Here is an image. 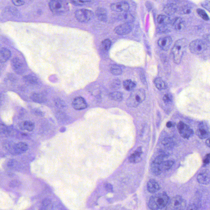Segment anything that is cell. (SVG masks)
I'll return each mask as SVG.
<instances>
[{
  "instance_id": "6da1fadb",
  "label": "cell",
  "mask_w": 210,
  "mask_h": 210,
  "mask_svg": "<svg viewBox=\"0 0 210 210\" xmlns=\"http://www.w3.org/2000/svg\"><path fill=\"white\" fill-rule=\"evenodd\" d=\"M188 45V41L186 38L177 40L172 49L174 61L176 64H179L182 61L183 54Z\"/></svg>"
},
{
  "instance_id": "7a4b0ae2",
  "label": "cell",
  "mask_w": 210,
  "mask_h": 210,
  "mask_svg": "<svg viewBox=\"0 0 210 210\" xmlns=\"http://www.w3.org/2000/svg\"><path fill=\"white\" fill-rule=\"evenodd\" d=\"M166 194L160 193L153 195L149 199L148 206L151 209L158 210L166 207L169 201Z\"/></svg>"
},
{
  "instance_id": "3957f363",
  "label": "cell",
  "mask_w": 210,
  "mask_h": 210,
  "mask_svg": "<svg viewBox=\"0 0 210 210\" xmlns=\"http://www.w3.org/2000/svg\"><path fill=\"white\" fill-rule=\"evenodd\" d=\"M146 98V92L143 89H138L133 91L126 101L128 107L135 108L144 101Z\"/></svg>"
},
{
  "instance_id": "277c9868",
  "label": "cell",
  "mask_w": 210,
  "mask_h": 210,
  "mask_svg": "<svg viewBox=\"0 0 210 210\" xmlns=\"http://www.w3.org/2000/svg\"><path fill=\"white\" fill-rule=\"evenodd\" d=\"M49 6L52 12L57 15L66 13L70 8L68 0H50Z\"/></svg>"
},
{
  "instance_id": "5b68a950",
  "label": "cell",
  "mask_w": 210,
  "mask_h": 210,
  "mask_svg": "<svg viewBox=\"0 0 210 210\" xmlns=\"http://www.w3.org/2000/svg\"><path fill=\"white\" fill-rule=\"evenodd\" d=\"M189 50L192 54L199 55L203 53L207 49V45L203 40L197 39L191 41L189 45Z\"/></svg>"
},
{
  "instance_id": "8992f818",
  "label": "cell",
  "mask_w": 210,
  "mask_h": 210,
  "mask_svg": "<svg viewBox=\"0 0 210 210\" xmlns=\"http://www.w3.org/2000/svg\"><path fill=\"white\" fill-rule=\"evenodd\" d=\"M75 17L79 22L87 23L92 19L94 17V13L90 10L81 9L75 12Z\"/></svg>"
},
{
  "instance_id": "52a82bcc",
  "label": "cell",
  "mask_w": 210,
  "mask_h": 210,
  "mask_svg": "<svg viewBox=\"0 0 210 210\" xmlns=\"http://www.w3.org/2000/svg\"><path fill=\"white\" fill-rule=\"evenodd\" d=\"M186 206V202L181 196H176L169 201L167 205L166 209H183Z\"/></svg>"
},
{
  "instance_id": "ba28073f",
  "label": "cell",
  "mask_w": 210,
  "mask_h": 210,
  "mask_svg": "<svg viewBox=\"0 0 210 210\" xmlns=\"http://www.w3.org/2000/svg\"><path fill=\"white\" fill-rule=\"evenodd\" d=\"M180 134L184 138H189L193 134V131L188 125L182 122H180L177 125Z\"/></svg>"
},
{
  "instance_id": "9c48e42d",
  "label": "cell",
  "mask_w": 210,
  "mask_h": 210,
  "mask_svg": "<svg viewBox=\"0 0 210 210\" xmlns=\"http://www.w3.org/2000/svg\"><path fill=\"white\" fill-rule=\"evenodd\" d=\"M131 24L124 23L119 25L115 28L114 31L117 34L120 36L127 35L130 33L133 29L132 25Z\"/></svg>"
},
{
  "instance_id": "30bf717a",
  "label": "cell",
  "mask_w": 210,
  "mask_h": 210,
  "mask_svg": "<svg viewBox=\"0 0 210 210\" xmlns=\"http://www.w3.org/2000/svg\"><path fill=\"white\" fill-rule=\"evenodd\" d=\"M196 133L199 138L204 139L208 138L210 135V130L207 124L201 123L199 125Z\"/></svg>"
},
{
  "instance_id": "8fae6325",
  "label": "cell",
  "mask_w": 210,
  "mask_h": 210,
  "mask_svg": "<svg viewBox=\"0 0 210 210\" xmlns=\"http://www.w3.org/2000/svg\"><path fill=\"white\" fill-rule=\"evenodd\" d=\"M11 65L14 71L18 74H21L24 71V66L23 62L18 57L14 58L11 60Z\"/></svg>"
},
{
  "instance_id": "7c38bea8",
  "label": "cell",
  "mask_w": 210,
  "mask_h": 210,
  "mask_svg": "<svg viewBox=\"0 0 210 210\" xmlns=\"http://www.w3.org/2000/svg\"><path fill=\"white\" fill-rule=\"evenodd\" d=\"M73 107L76 110H81L87 108V103L84 98L78 96L75 98L72 103Z\"/></svg>"
},
{
  "instance_id": "4fadbf2b",
  "label": "cell",
  "mask_w": 210,
  "mask_h": 210,
  "mask_svg": "<svg viewBox=\"0 0 210 210\" xmlns=\"http://www.w3.org/2000/svg\"><path fill=\"white\" fill-rule=\"evenodd\" d=\"M110 9L115 12H126L129 10V6L127 2H119L111 4L110 6Z\"/></svg>"
},
{
  "instance_id": "5bb4252c",
  "label": "cell",
  "mask_w": 210,
  "mask_h": 210,
  "mask_svg": "<svg viewBox=\"0 0 210 210\" xmlns=\"http://www.w3.org/2000/svg\"><path fill=\"white\" fill-rule=\"evenodd\" d=\"M172 42V37L170 36H167L160 38L158 40V44L162 49L167 51L169 49Z\"/></svg>"
},
{
  "instance_id": "9a60e30c",
  "label": "cell",
  "mask_w": 210,
  "mask_h": 210,
  "mask_svg": "<svg viewBox=\"0 0 210 210\" xmlns=\"http://www.w3.org/2000/svg\"><path fill=\"white\" fill-rule=\"evenodd\" d=\"M197 180L201 184H209L210 183V172L207 169L202 171L197 176Z\"/></svg>"
},
{
  "instance_id": "2e32d148",
  "label": "cell",
  "mask_w": 210,
  "mask_h": 210,
  "mask_svg": "<svg viewBox=\"0 0 210 210\" xmlns=\"http://www.w3.org/2000/svg\"><path fill=\"white\" fill-rule=\"evenodd\" d=\"M143 153L142 147H139L136 150L133 154L130 156L129 161L131 163H139L141 161L142 155Z\"/></svg>"
},
{
  "instance_id": "e0dca14e",
  "label": "cell",
  "mask_w": 210,
  "mask_h": 210,
  "mask_svg": "<svg viewBox=\"0 0 210 210\" xmlns=\"http://www.w3.org/2000/svg\"><path fill=\"white\" fill-rule=\"evenodd\" d=\"M173 26L176 31H182L185 29L186 24L183 19L181 17H177L174 21Z\"/></svg>"
},
{
  "instance_id": "ac0fdd59",
  "label": "cell",
  "mask_w": 210,
  "mask_h": 210,
  "mask_svg": "<svg viewBox=\"0 0 210 210\" xmlns=\"http://www.w3.org/2000/svg\"><path fill=\"white\" fill-rule=\"evenodd\" d=\"M28 148V145L26 143L20 142L15 144L13 147V150L16 154H19L26 152Z\"/></svg>"
},
{
  "instance_id": "d6986e66",
  "label": "cell",
  "mask_w": 210,
  "mask_h": 210,
  "mask_svg": "<svg viewBox=\"0 0 210 210\" xmlns=\"http://www.w3.org/2000/svg\"><path fill=\"white\" fill-rule=\"evenodd\" d=\"M147 189L149 192L155 193L160 189V186L158 182L154 179H151L147 184Z\"/></svg>"
},
{
  "instance_id": "ffe728a7",
  "label": "cell",
  "mask_w": 210,
  "mask_h": 210,
  "mask_svg": "<svg viewBox=\"0 0 210 210\" xmlns=\"http://www.w3.org/2000/svg\"><path fill=\"white\" fill-rule=\"evenodd\" d=\"M11 56V51L6 48H2L0 52V61L1 63L7 62Z\"/></svg>"
},
{
  "instance_id": "44dd1931",
  "label": "cell",
  "mask_w": 210,
  "mask_h": 210,
  "mask_svg": "<svg viewBox=\"0 0 210 210\" xmlns=\"http://www.w3.org/2000/svg\"><path fill=\"white\" fill-rule=\"evenodd\" d=\"M177 11V6L174 3H168L165 6L163 11L167 15H172L176 13Z\"/></svg>"
},
{
  "instance_id": "7402d4cb",
  "label": "cell",
  "mask_w": 210,
  "mask_h": 210,
  "mask_svg": "<svg viewBox=\"0 0 210 210\" xmlns=\"http://www.w3.org/2000/svg\"><path fill=\"white\" fill-rule=\"evenodd\" d=\"M119 18L120 20L127 23H132L135 20L134 16L127 12H123L119 16Z\"/></svg>"
},
{
  "instance_id": "603a6c76",
  "label": "cell",
  "mask_w": 210,
  "mask_h": 210,
  "mask_svg": "<svg viewBox=\"0 0 210 210\" xmlns=\"http://www.w3.org/2000/svg\"><path fill=\"white\" fill-rule=\"evenodd\" d=\"M153 83L156 88L160 90H165L168 88L166 83L161 78H156L154 79Z\"/></svg>"
},
{
  "instance_id": "cb8c5ba5",
  "label": "cell",
  "mask_w": 210,
  "mask_h": 210,
  "mask_svg": "<svg viewBox=\"0 0 210 210\" xmlns=\"http://www.w3.org/2000/svg\"><path fill=\"white\" fill-rule=\"evenodd\" d=\"M96 15L98 19L102 21H105L107 19V14L106 10L104 8H99L96 11Z\"/></svg>"
},
{
  "instance_id": "d4e9b609",
  "label": "cell",
  "mask_w": 210,
  "mask_h": 210,
  "mask_svg": "<svg viewBox=\"0 0 210 210\" xmlns=\"http://www.w3.org/2000/svg\"><path fill=\"white\" fill-rule=\"evenodd\" d=\"M174 163V162L173 161L168 160L165 161H164L161 164L158 165V168L160 172H162L163 171L168 170L170 169L173 165Z\"/></svg>"
},
{
  "instance_id": "484cf974",
  "label": "cell",
  "mask_w": 210,
  "mask_h": 210,
  "mask_svg": "<svg viewBox=\"0 0 210 210\" xmlns=\"http://www.w3.org/2000/svg\"><path fill=\"white\" fill-rule=\"evenodd\" d=\"M31 99L36 103H43L46 101V99L44 95L40 93L32 94L31 96Z\"/></svg>"
},
{
  "instance_id": "4316f807",
  "label": "cell",
  "mask_w": 210,
  "mask_h": 210,
  "mask_svg": "<svg viewBox=\"0 0 210 210\" xmlns=\"http://www.w3.org/2000/svg\"><path fill=\"white\" fill-rule=\"evenodd\" d=\"M123 86L126 91H133L135 88L136 85L134 82L131 80H126L123 82Z\"/></svg>"
},
{
  "instance_id": "83f0119b",
  "label": "cell",
  "mask_w": 210,
  "mask_h": 210,
  "mask_svg": "<svg viewBox=\"0 0 210 210\" xmlns=\"http://www.w3.org/2000/svg\"><path fill=\"white\" fill-rule=\"evenodd\" d=\"M157 21L158 24L163 26H166L171 23V20L169 17L162 15L158 16Z\"/></svg>"
},
{
  "instance_id": "f1b7e54d",
  "label": "cell",
  "mask_w": 210,
  "mask_h": 210,
  "mask_svg": "<svg viewBox=\"0 0 210 210\" xmlns=\"http://www.w3.org/2000/svg\"><path fill=\"white\" fill-rule=\"evenodd\" d=\"M20 126L24 130H27L28 131H31L34 129L35 124L30 121H25L21 123Z\"/></svg>"
},
{
  "instance_id": "f546056e",
  "label": "cell",
  "mask_w": 210,
  "mask_h": 210,
  "mask_svg": "<svg viewBox=\"0 0 210 210\" xmlns=\"http://www.w3.org/2000/svg\"><path fill=\"white\" fill-rule=\"evenodd\" d=\"M109 96L112 100L118 102L121 101L123 99L122 93L120 92L115 91L110 93L109 94Z\"/></svg>"
},
{
  "instance_id": "4dcf8cb0",
  "label": "cell",
  "mask_w": 210,
  "mask_h": 210,
  "mask_svg": "<svg viewBox=\"0 0 210 210\" xmlns=\"http://www.w3.org/2000/svg\"><path fill=\"white\" fill-rule=\"evenodd\" d=\"M24 79L26 83L31 85H36L38 83V79L37 78L32 75L25 76L24 77Z\"/></svg>"
},
{
  "instance_id": "1f68e13d",
  "label": "cell",
  "mask_w": 210,
  "mask_h": 210,
  "mask_svg": "<svg viewBox=\"0 0 210 210\" xmlns=\"http://www.w3.org/2000/svg\"><path fill=\"white\" fill-rule=\"evenodd\" d=\"M110 71L112 75L114 76H119L122 75V71L121 68L118 65H112L110 68Z\"/></svg>"
},
{
  "instance_id": "d6a6232c",
  "label": "cell",
  "mask_w": 210,
  "mask_h": 210,
  "mask_svg": "<svg viewBox=\"0 0 210 210\" xmlns=\"http://www.w3.org/2000/svg\"><path fill=\"white\" fill-rule=\"evenodd\" d=\"M197 12L199 15L205 21H208L210 20L209 17L204 10H202V9H197Z\"/></svg>"
},
{
  "instance_id": "836d02e7",
  "label": "cell",
  "mask_w": 210,
  "mask_h": 210,
  "mask_svg": "<svg viewBox=\"0 0 210 210\" xmlns=\"http://www.w3.org/2000/svg\"><path fill=\"white\" fill-rule=\"evenodd\" d=\"M70 1L74 6H84L86 4L90 2L91 0H70Z\"/></svg>"
},
{
  "instance_id": "e575fe53",
  "label": "cell",
  "mask_w": 210,
  "mask_h": 210,
  "mask_svg": "<svg viewBox=\"0 0 210 210\" xmlns=\"http://www.w3.org/2000/svg\"><path fill=\"white\" fill-rule=\"evenodd\" d=\"M111 41L109 39H105L101 43V46L105 51H109L111 47Z\"/></svg>"
},
{
  "instance_id": "d590c367",
  "label": "cell",
  "mask_w": 210,
  "mask_h": 210,
  "mask_svg": "<svg viewBox=\"0 0 210 210\" xmlns=\"http://www.w3.org/2000/svg\"><path fill=\"white\" fill-rule=\"evenodd\" d=\"M163 101L165 104L166 105H169L172 104L173 101V97L170 94H166L163 97Z\"/></svg>"
},
{
  "instance_id": "8d00e7d4",
  "label": "cell",
  "mask_w": 210,
  "mask_h": 210,
  "mask_svg": "<svg viewBox=\"0 0 210 210\" xmlns=\"http://www.w3.org/2000/svg\"><path fill=\"white\" fill-rule=\"evenodd\" d=\"M179 12L182 15L189 14L191 12V7L188 6H185L180 9Z\"/></svg>"
},
{
  "instance_id": "74e56055",
  "label": "cell",
  "mask_w": 210,
  "mask_h": 210,
  "mask_svg": "<svg viewBox=\"0 0 210 210\" xmlns=\"http://www.w3.org/2000/svg\"><path fill=\"white\" fill-rule=\"evenodd\" d=\"M201 6L210 12V1L209 0H205L201 2Z\"/></svg>"
},
{
  "instance_id": "f35d334b",
  "label": "cell",
  "mask_w": 210,
  "mask_h": 210,
  "mask_svg": "<svg viewBox=\"0 0 210 210\" xmlns=\"http://www.w3.org/2000/svg\"><path fill=\"white\" fill-rule=\"evenodd\" d=\"M164 156L163 155H160L158 156L155 160L153 163L157 165H160L164 161Z\"/></svg>"
},
{
  "instance_id": "ab89813d",
  "label": "cell",
  "mask_w": 210,
  "mask_h": 210,
  "mask_svg": "<svg viewBox=\"0 0 210 210\" xmlns=\"http://www.w3.org/2000/svg\"><path fill=\"white\" fill-rule=\"evenodd\" d=\"M12 3L16 6H21L24 4L25 2L24 0H11Z\"/></svg>"
},
{
  "instance_id": "60d3db41",
  "label": "cell",
  "mask_w": 210,
  "mask_h": 210,
  "mask_svg": "<svg viewBox=\"0 0 210 210\" xmlns=\"http://www.w3.org/2000/svg\"><path fill=\"white\" fill-rule=\"evenodd\" d=\"M104 188L105 190L109 192H113L114 191L113 186L110 183H105L104 185Z\"/></svg>"
},
{
  "instance_id": "b9f144b4",
  "label": "cell",
  "mask_w": 210,
  "mask_h": 210,
  "mask_svg": "<svg viewBox=\"0 0 210 210\" xmlns=\"http://www.w3.org/2000/svg\"><path fill=\"white\" fill-rule=\"evenodd\" d=\"M51 199L49 198H46L43 200L42 204L44 207H47L51 204Z\"/></svg>"
},
{
  "instance_id": "7bdbcfd3",
  "label": "cell",
  "mask_w": 210,
  "mask_h": 210,
  "mask_svg": "<svg viewBox=\"0 0 210 210\" xmlns=\"http://www.w3.org/2000/svg\"><path fill=\"white\" fill-rule=\"evenodd\" d=\"M204 164H209L210 163V153L206 155L203 159Z\"/></svg>"
},
{
  "instance_id": "ee69618b",
  "label": "cell",
  "mask_w": 210,
  "mask_h": 210,
  "mask_svg": "<svg viewBox=\"0 0 210 210\" xmlns=\"http://www.w3.org/2000/svg\"><path fill=\"white\" fill-rule=\"evenodd\" d=\"M19 185V182L17 180H14L10 183V186L12 188H15V187L18 186Z\"/></svg>"
},
{
  "instance_id": "f6af8a7d",
  "label": "cell",
  "mask_w": 210,
  "mask_h": 210,
  "mask_svg": "<svg viewBox=\"0 0 210 210\" xmlns=\"http://www.w3.org/2000/svg\"><path fill=\"white\" fill-rule=\"evenodd\" d=\"M56 104L58 107L62 108L65 106V104L63 103V102L60 99H57L56 101Z\"/></svg>"
},
{
  "instance_id": "bcb514c9",
  "label": "cell",
  "mask_w": 210,
  "mask_h": 210,
  "mask_svg": "<svg viewBox=\"0 0 210 210\" xmlns=\"http://www.w3.org/2000/svg\"><path fill=\"white\" fill-rule=\"evenodd\" d=\"M112 87L114 88H118L119 87V85H120V82L119 80H114V81H113V83L112 84Z\"/></svg>"
},
{
  "instance_id": "7dc6e473",
  "label": "cell",
  "mask_w": 210,
  "mask_h": 210,
  "mask_svg": "<svg viewBox=\"0 0 210 210\" xmlns=\"http://www.w3.org/2000/svg\"><path fill=\"white\" fill-rule=\"evenodd\" d=\"M205 143L206 145L210 148V137L206 140Z\"/></svg>"
},
{
  "instance_id": "c3c4849f",
  "label": "cell",
  "mask_w": 210,
  "mask_h": 210,
  "mask_svg": "<svg viewBox=\"0 0 210 210\" xmlns=\"http://www.w3.org/2000/svg\"><path fill=\"white\" fill-rule=\"evenodd\" d=\"M166 126L167 127L171 128L173 126V123H172L171 122H168L167 123Z\"/></svg>"
}]
</instances>
